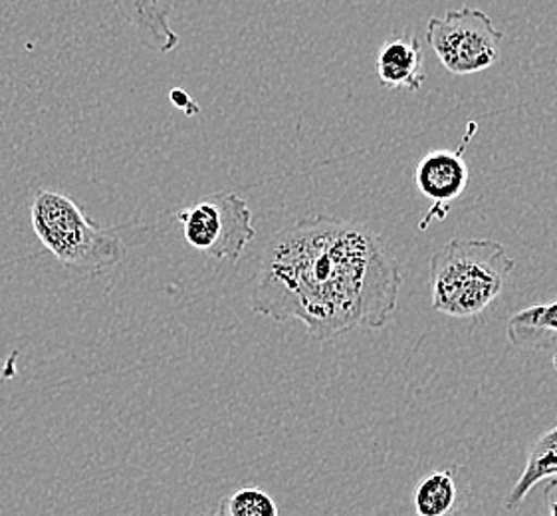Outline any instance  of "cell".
I'll use <instances>...</instances> for the list:
<instances>
[{
  "label": "cell",
  "mask_w": 557,
  "mask_h": 516,
  "mask_svg": "<svg viewBox=\"0 0 557 516\" xmlns=\"http://www.w3.org/2000/svg\"><path fill=\"white\" fill-rule=\"evenodd\" d=\"M557 477V423L544 431L540 438L535 439L534 445L528 451L525 457L524 471L520 479L516 481L512 491L506 496L504 506L508 511H516L518 506L524 503L528 494L534 491L535 487L544 483L547 479Z\"/></svg>",
  "instance_id": "10"
},
{
  "label": "cell",
  "mask_w": 557,
  "mask_h": 516,
  "mask_svg": "<svg viewBox=\"0 0 557 516\" xmlns=\"http://www.w3.org/2000/svg\"><path fill=\"white\" fill-rule=\"evenodd\" d=\"M423 50L414 36H399L377 50V76L393 90L417 91L424 84Z\"/></svg>",
  "instance_id": "8"
},
{
  "label": "cell",
  "mask_w": 557,
  "mask_h": 516,
  "mask_svg": "<svg viewBox=\"0 0 557 516\" xmlns=\"http://www.w3.org/2000/svg\"><path fill=\"white\" fill-rule=\"evenodd\" d=\"M125 24L134 28L141 45L159 54L173 52L178 34L169 24V14L161 0H110Z\"/></svg>",
  "instance_id": "7"
},
{
  "label": "cell",
  "mask_w": 557,
  "mask_h": 516,
  "mask_svg": "<svg viewBox=\"0 0 557 516\" xmlns=\"http://www.w3.org/2000/svg\"><path fill=\"white\" fill-rule=\"evenodd\" d=\"M508 340L520 349H549L557 344V298L522 308L508 320Z\"/></svg>",
  "instance_id": "11"
},
{
  "label": "cell",
  "mask_w": 557,
  "mask_h": 516,
  "mask_svg": "<svg viewBox=\"0 0 557 516\" xmlns=\"http://www.w3.org/2000/svg\"><path fill=\"white\" fill-rule=\"evenodd\" d=\"M30 223L42 247L66 269L96 274L120 265L125 257L122 236L115 229L96 225L62 193H36Z\"/></svg>",
  "instance_id": "3"
},
{
  "label": "cell",
  "mask_w": 557,
  "mask_h": 516,
  "mask_svg": "<svg viewBox=\"0 0 557 516\" xmlns=\"http://www.w3.org/2000/svg\"><path fill=\"white\" fill-rule=\"evenodd\" d=\"M516 260L491 238H453L431 258V306L441 315L470 320L498 296Z\"/></svg>",
  "instance_id": "2"
},
{
  "label": "cell",
  "mask_w": 557,
  "mask_h": 516,
  "mask_svg": "<svg viewBox=\"0 0 557 516\" xmlns=\"http://www.w3.org/2000/svg\"><path fill=\"white\" fill-rule=\"evenodd\" d=\"M177 221L190 247L216 260L238 262L257 236L252 211L236 193H211L181 209Z\"/></svg>",
  "instance_id": "4"
},
{
  "label": "cell",
  "mask_w": 557,
  "mask_h": 516,
  "mask_svg": "<svg viewBox=\"0 0 557 516\" xmlns=\"http://www.w3.org/2000/svg\"><path fill=\"white\" fill-rule=\"evenodd\" d=\"M212 516H219V515H216V513H214V515H212Z\"/></svg>",
  "instance_id": "16"
},
{
  "label": "cell",
  "mask_w": 557,
  "mask_h": 516,
  "mask_svg": "<svg viewBox=\"0 0 557 516\" xmlns=\"http://www.w3.org/2000/svg\"><path fill=\"white\" fill-rule=\"evenodd\" d=\"M414 185L426 199L435 202L429 211L426 223L431 217L441 213L445 219L448 205L467 192L469 185V165L462 156V147L457 151L450 149H433L424 156L414 169ZM426 223H423V229Z\"/></svg>",
  "instance_id": "6"
},
{
  "label": "cell",
  "mask_w": 557,
  "mask_h": 516,
  "mask_svg": "<svg viewBox=\"0 0 557 516\" xmlns=\"http://www.w3.org/2000/svg\"><path fill=\"white\" fill-rule=\"evenodd\" d=\"M426 40L438 62L455 76L479 74L500 60L504 33L479 9L462 7L426 24Z\"/></svg>",
  "instance_id": "5"
},
{
  "label": "cell",
  "mask_w": 557,
  "mask_h": 516,
  "mask_svg": "<svg viewBox=\"0 0 557 516\" xmlns=\"http://www.w3.org/2000/svg\"><path fill=\"white\" fill-rule=\"evenodd\" d=\"M554 368H556V370H557V354H556V358H554Z\"/></svg>",
  "instance_id": "15"
},
{
  "label": "cell",
  "mask_w": 557,
  "mask_h": 516,
  "mask_svg": "<svg viewBox=\"0 0 557 516\" xmlns=\"http://www.w3.org/2000/svg\"><path fill=\"white\" fill-rule=\"evenodd\" d=\"M214 513L219 516H280L276 501L257 487H243L226 494Z\"/></svg>",
  "instance_id": "12"
},
{
  "label": "cell",
  "mask_w": 557,
  "mask_h": 516,
  "mask_svg": "<svg viewBox=\"0 0 557 516\" xmlns=\"http://www.w3.org/2000/svg\"><path fill=\"white\" fill-rule=\"evenodd\" d=\"M462 484L458 469L426 472L412 491V508L417 516H455L460 513Z\"/></svg>",
  "instance_id": "9"
},
{
  "label": "cell",
  "mask_w": 557,
  "mask_h": 516,
  "mask_svg": "<svg viewBox=\"0 0 557 516\" xmlns=\"http://www.w3.org/2000/svg\"><path fill=\"white\" fill-rule=\"evenodd\" d=\"M544 501H546L547 515L557 516V477L547 479L546 489H544Z\"/></svg>",
  "instance_id": "14"
},
{
  "label": "cell",
  "mask_w": 557,
  "mask_h": 516,
  "mask_svg": "<svg viewBox=\"0 0 557 516\" xmlns=\"http://www.w3.org/2000/svg\"><path fill=\"white\" fill-rule=\"evenodd\" d=\"M169 98H171L173 106H175L177 110L185 112V115H189V118H195V115L201 113V106L195 103V100L190 98L189 94L185 90H181V88H173V90L169 91Z\"/></svg>",
  "instance_id": "13"
},
{
  "label": "cell",
  "mask_w": 557,
  "mask_h": 516,
  "mask_svg": "<svg viewBox=\"0 0 557 516\" xmlns=\"http://www.w3.org/2000/svg\"><path fill=\"white\" fill-rule=\"evenodd\" d=\"M401 267L369 226L318 214L270 238L250 308L276 322L298 320L315 342L395 316Z\"/></svg>",
  "instance_id": "1"
}]
</instances>
